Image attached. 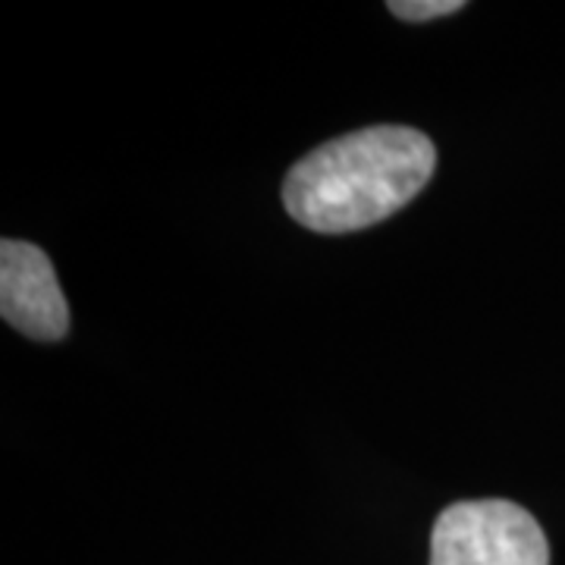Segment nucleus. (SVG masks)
<instances>
[{
    "label": "nucleus",
    "mask_w": 565,
    "mask_h": 565,
    "mask_svg": "<svg viewBox=\"0 0 565 565\" xmlns=\"http://www.w3.org/2000/svg\"><path fill=\"white\" fill-rule=\"evenodd\" d=\"M437 170V148L412 126H367L323 141L282 182L289 217L323 236L367 230L403 211Z\"/></svg>",
    "instance_id": "nucleus-1"
},
{
    "label": "nucleus",
    "mask_w": 565,
    "mask_h": 565,
    "mask_svg": "<svg viewBox=\"0 0 565 565\" xmlns=\"http://www.w3.org/2000/svg\"><path fill=\"white\" fill-rule=\"evenodd\" d=\"M430 565H550V544L519 503L462 500L434 522Z\"/></svg>",
    "instance_id": "nucleus-2"
},
{
    "label": "nucleus",
    "mask_w": 565,
    "mask_h": 565,
    "mask_svg": "<svg viewBox=\"0 0 565 565\" xmlns=\"http://www.w3.org/2000/svg\"><path fill=\"white\" fill-rule=\"evenodd\" d=\"M0 315L29 340L54 343L70 333V305L51 258L39 245L0 243Z\"/></svg>",
    "instance_id": "nucleus-3"
},
{
    "label": "nucleus",
    "mask_w": 565,
    "mask_h": 565,
    "mask_svg": "<svg viewBox=\"0 0 565 565\" xmlns=\"http://www.w3.org/2000/svg\"><path fill=\"white\" fill-rule=\"evenodd\" d=\"M462 7V0H393L390 13L408 22H427L449 17V13H459Z\"/></svg>",
    "instance_id": "nucleus-4"
}]
</instances>
